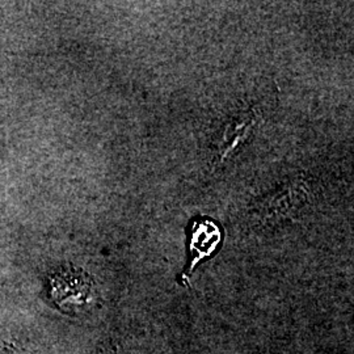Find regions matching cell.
Returning <instances> with one entry per match:
<instances>
[{
  "mask_svg": "<svg viewBox=\"0 0 354 354\" xmlns=\"http://www.w3.org/2000/svg\"><path fill=\"white\" fill-rule=\"evenodd\" d=\"M95 283L88 274L75 266H62L49 277L53 302L64 313H79L93 299Z\"/></svg>",
  "mask_w": 354,
  "mask_h": 354,
  "instance_id": "6da1fadb",
  "label": "cell"
},
{
  "mask_svg": "<svg viewBox=\"0 0 354 354\" xmlns=\"http://www.w3.org/2000/svg\"><path fill=\"white\" fill-rule=\"evenodd\" d=\"M256 124H257V118H256V113L253 112L241 115L227 124V127L225 129V134L219 140L221 142L218 146L219 158L223 160L230 153H232V151L243 143V140H245V138L250 136L251 130L256 127Z\"/></svg>",
  "mask_w": 354,
  "mask_h": 354,
  "instance_id": "7a4b0ae2",
  "label": "cell"
}]
</instances>
